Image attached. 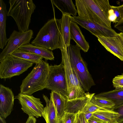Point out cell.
I'll list each match as a JSON object with an SVG mask.
<instances>
[{
  "mask_svg": "<svg viewBox=\"0 0 123 123\" xmlns=\"http://www.w3.org/2000/svg\"><path fill=\"white\" fill-rule=\"evenodd\" d=\"M118 123V122H117L116 123Z\"/></svg>",
  "mask_w": 123,
  "mask_h": 123,
  "instance_id": "41",
  "label": "cell"
},
{
  "mask_svg": "<svg viewBox=\"0 0 123 123\" xmlns=\"http://www.w3.org/2000/svg\"><path fill=\"white\" fill-rule=\"evenodd\" d=\"M72 18L73 21L87 30L96 37L98 36L112 37L117 33L111 28L103 26L78 16H72Z\"/></svg>",
  "mask_w": 123,
  "mask_h": 123,
  "instance_id": "12",
  "label": "cell"
},
{
  "mask_svg": "<svg viewBox=\"0 0 123 123\" xmlns=\"http://www.w3.org/2000/svg\"><path fill=\"white\" fill-rule=\"evenodd\" d=\"M77 114L65 112L62 118L64 123H75Z\"/></svg>",
  "mask_w": 123,
  "mask_h": 123,
  "instance_id": "27",
  "label": "cell"
},
{
  "mask_svg": "<svg viewBox=\"0 0 123 123\" xmlns=\"http://www.w3.org/2000/svg\"><path fill=\"white\" fill-rule=\"evenodd\" d=\"M95 94V93H91L88 92L82 98L67 100L65 112L77 114L83 112L85 106L91 101Z\"/></svg>",
  "mask_w": 123,
  "mask_h": 123,
  "instance_id": "14",
  "label": "cell"
},
{
  "mask_svg": "<svg viewBox=\"0 0 123 123\" xmlns=\"http://www.w3.org/2000/svg\"><path fill=\"white\" fill-rule=\"evenodd\" d=\"M21 106V109L29 115L38 118L41 117L44 107L39 98L20 92L15 97Z\"/></svg>",
  "mask_w": 123,
  "mask_h": 123,
  "instance_id": "10",
  "label": "cell"
},
{
  "mask_svg": "<svg viewBox=\"0 0 123 123\" xmlns=\"http://www.w3.org/2000/svg\"><path fill=\"white\" fill-rule=\"evenodd\" d=\"M113 85L115 89H120L123 88V74L117 75L113 79Z\"/></svg>",
  "mask_w": 123,
  "mask_h": 123,
  "instance_id": "28",
  "label": "cell"
},
{
  "mask_svg": "<svg viewBox=\"0 0 123 123\" xmlns=\"http://www.w3.org/2000/svg\"><path fill=\"white\" fill-rule=\"evenodd\" d=\"M90 101L99 107L104 109L112 110L115 107L114 103L108 98L97 96L95 95Z\"/></svg>",
  "mask_w": 123,
  "mask_h": 123,
  "instance_id": "25",
  "label": "cell"
},
{
  "mask_svg": "<svg viewBox=\"0 0 123 123\" xmlns=\"http://www.w3.org/2000/svg\"><path fill=\"white\" fill-rule=\"evenodd\" d=\"M92 116L102 123H115L117 122L119 114L112 110L102 109L93 113Z\"/></svg>",
  "mask_w": 123,
  "mask_h": 123,
  "instance_id": "19",
  "label": "cell"
},
{
  "mask_svg": "<svg viewBox=\"0 0 123 123\" xmlns=\"http://www.w3.org/2000/svg\"><path fill=\"white\" fill-rule=\"evenodd\" d=\"M99 42L107 51L123 61V32L110 37L98 36Z\"/></svg>",
  "mask_w": 123,
  "mask_h": 123,
  "instance_id": "11",
  "label": "cell"
},
{
  "mask_svg": "<svg viewBox=\"0 0 123 123\" xmlns=\"http://www.w3.org/2000/svg\"><path fill=\"white\" fill-rule=\"evenodd\" d=\"M33 32L31 29L24 32L14 30L8 38V41L5 47L0 54V62L21 46L29 44L33 38Z\"/></svg>",
  "mask_w": 123,
  "mask_h": 123,
  "instance_id": "9",
  "label": "cell"
},
{
  "mask_svg": "<svg viewBox=\"0 0 123 123\" xmlns=\"http://www.w3.org/2000/svg\"><path fill=\"white\" fill-rule=\"evenodd\" d=\"M61 19V48L60 49H67L70 44V28L72 20V16L67 14H62Z\"/></svg>",
  "mask_w": 123,
  "mask_h": 123,
  "instance_id": "16",
  "label": "cell"
},
{
  "mask_svg": "<svg viewBox=\"0 0 123 123\" xmlns=\"http://www.w3.org/2000/svg\"><path fill=\"white\" fill-rule=\"evenodd\" d=\"M7 16L14 19L19 31L24 32L29 30L32 14L36 6L32 0H10Z\"/></svg>",
  "mask_w": 123,
  "mask_h": 123,
  "instance_id": "4",
  "label": "cell"
},
{
  "mask_svg": "<svg viewBox=\"0 0 123 123\" xmlns=\"http://www.w3.org/2000/svg\"><path fill=\"white\" fill-rule=\"evenodd\" d=\"M68 47L72 69L84 91L88 92L91 87L95 84L85 62L81 56V49L76 45L70 44Z\"/></svg>",
  "mask_w": 123,
  "mask_h": 123,
  "instance_id": "5",
  "label": "cell"
},
{
  "mask_svg": "<svg viewBox=\"0 0 123 123\" xmlns=\"http://www.w3.org/2000/svg\"><path fill=\"white\" fill-rule=\"evenodd\" d=\"M7 12L5 3L0 0V48L3 49L8 41L6 33V22Z\"/></svg>",
  "mask_w": 123,
  "mask_h": 123,
  "instance_id": "18",
  "label": "cell"
},
{
  "mask_svg": "<svg viewBox=\"0 0 123 123\" xmlns=\"http://www.w3.org/2000/svg\"><path fill=\"white\" fill-rule=\"evenodd\" d=\"M58 123H64L63 120L62 118L59 120Z\"/></svg>",
  "mask_w": 123,
  "mask_h": 123,
  "instance_id": "39",
  "label": "cell"
},
{
  "mask_svg": "<svg viewBox=\"0 0 123 123\" xmlns=\"http://www.w3.org/2000/svg\"><path fill=\"white\" fill-rule=\"evenodd\" d=\"M113 111L117 112L119 114V117L117 122L121 123L123 121V104L120 106L114 107L112 109Z\"/></svg>",
  "mask_w": 123,
  "mask_h": 123,
  "instance_id": "29",
  "label": "cell"
},
{
  "mask_svg": "<svg viewBox=\"0 0 123 123\" xmlns=\"http://www.w3.org/2000/svg\"><path fill=\"white\" fill-rule=\"evenodd\" d=\"M87 123H102L95 117L92 116L88 120Z\"/></svg>",
  "mask_w": 123,
  "mask_h": 123,
  "instance_id": "34",
  "label": "cell"
},
{
  "mask_svg": "<svg viewBox=\"0 0 123 123\" xmlns=\"http://www.w3.org/2000/svg\"><path fill=\"white\" fill-rule=\"evenodd\" d=\"M78 16L111 28L108 18L111 9L108 0H76Z\"/></svg>",
  "mask_w": 123,
  "mask_h": 123,
  "instance_id": "1",
  "label": "cell"
},
{
  "mask_svg": "<svg viewBox=\"0 0 123 123\" xmlns=\"http://www.w3.org/2000/svg\"><path fill=\"white\" fill-rule=\"evenodd\" d=\"M108 98L112 101L115 104V107L123 104V88L101 93L95 95Z\"/></svg>",
  "mask_w": 123,
  "mask_h": 123,
  "instance_id": "23",
  "label": "cell"
},
{
  "mask_svg": "<svg viewBox=\"0 0 123 123\" xmlns=\"http://www.w3.org/2000/svg\"><path fill=\"white\" fill-rule=\"evenodd\" d=\"M36 119L34 117L29 116L25 123H36Z\"/></svg>",
  "mask_w": 123,
  "mask_h": 123,
  "instance_id": "35",
  "label": "cell"
},
{
  "mask_svg": "<svg viewBox=\"0 0 123 123\" xmlns=\"http://www.w3.org/2000/svg\"><path fill=\"white\" fill-rule=\"evenodd\" d=\"M60 49L62 53V62L64 66L67 81L68 100L82 98L85 96L86 93L72 68L68 48Z\"/></svg>",
  "mask_w": 123,
  "mask_h": 123,
  "instance_id": "6",
  "label": "cell"
},
{
  "mask_svg": "<svg viewBox=\"0 0 123 123\" xmlns=\"http://www.w3.org/2000/svg\"><path fill=\"white\" fill-rule=\"evenodd\" d=\"M53 101L59 119H62L65 113L67 100L60 93L51 91L50 93Z\"/></svg>",
  "mask_w": 123,
  "mask_h": 123,
  "instance_id": "22",
  "label": "cell"
},
{
  "mask_svg": "<svg viewBox=\"0 0 123 123\" xmlns=\"http://www.w3.org/2000/svg\"><path fill=\"white\" fill-rule=\"evenodd\" d=\"M70 32L71 40H73L81 49L85 52H87L89 48V44L86 40L77 24L73 21L71 24Z\"/></svg>",
  "mask_w": 123,
  "mask_h": 123,
  "instance_id": "15",
  "label": "cell"
},
{
  "mask_svg": "<svg viewBox=\"0 0 123 123\" xmlns=\"http://www.w3.org/2000/svg\"><path fill=\"white\" fill-rule=\"evenodd\" d=\"M49 71V65L42 60L36 64L31 72L22 80L20 92L29 95L45 88Z\"/></svg>",
  "mask_w": 123,
  "mask_h": 123,
  "instance_id": "3",
  "label": "cell"
},
{
  "mask_svg": "<svg viewBox=\"0 0 123 123\" xmlns=\"http://www.w3.org/2000/svg\"><path fill=\"white\" fill-rule=\"evenodd\" d=\"M43 98L46 103L42 116L46 123H58L59 119L57 116L54 104L52 98L50 99L43 94Z\"/></svg>",
  "mask_w": 123,
  "mask_h": 123,
  "instance_id": "17",
  "label": "cell"
},
{
  "mask_svg": "<svg viewBox=\"0 0 123 123\" xmlns=\"http://www.w3.org/2000/svg\"><path fill=\"white\" fill-rule=\"evenodd\" d=\"M15 98L12 90L0 85V116L6 118L10 115L14 106Z\"/></svg>",
  "mask_w": 123,
  "mask_h": 123,
  "instance_id": "13",
  "label": "cell"
},
{
  "mask_svg": "<svg viewBox=\"0 0 123 123\" xmlns=\"http://www.w3.org/2000/svg\"><path fill=\"white\" fill-rule=\"evenodd\" d=\"M77 115L81 123H87L85 119L84 114L83 112H79L78 113Z\"/></svg>",
  "mask_w": 123,
  "mask_h": 123,
  "instance_id": "33",
  "label": "cell"
},
{
  "mask_svg": "<svg viewBox=\"0 0 123 123\" xmlns=\"http://www.w3.org/2000/svg\"><path fill=\"white\" fill-rule=\"evenodd\" d=\"M83 113L84 114L85 119L87 123L88 120L92 117L93 113L91 112H86Z\"/></svg>",
  "mask_w": 123,
  "mask_h": 123,
  "instance_id": "36",
  "label": "cell"
},
{
  "mask_svg": "<svg viewBox=\"0 0 123 123\" xmlns=\"http://www.w3.org/2000/svg\"><path fill=\"white\" fill-rule=\"evenodd\" d=\"M111 8L113 10L114 12L116 17L117 19L116 21V23L119 22L122 18L117 6H111Z\"/></svg>",
  "mask_w": 123,
  "mask_h": 123,
  "instance_id": "30",
  "label": "cell"
},
{
  "mask_svg": "<svg viewBox=\"0 0 123 123\" xmlns=\"http://www.w3.org/2000/svg\"><path fill=\"white\" fill-rule=\"evenodd\" d=\"M0 123H6L5 119L0 116Z\"/></svg>",
  "mask_w": 123,
  "mask_h": 123,
  "instance_id": "38",
  "label": "cell"
},
{
  "mask_svg": "<svg viewBox=\"0 0 123 123\" xmlns=\"http://www.w3.org/2000/svg\"><path fill=\"white\" fill-rule=\"evenodd\" d=\"M10 55L13 57L25 60L36 64L39 63L43 58L42 57L36 54L19 49Z\"/></svg>",
  "mask_w": 123,
  "mask_h": 123,
  "instance_id": "24",
  "label": "cell"
},
{
  "mask_svg": "<svg viewBox=\"0 0 123 123\" xmlns=\"http://www.w3.org/2000/svg\"><path fill=\"white\" fill-rule=\"evenodd\" d=\"M19 49L36 54L46 60H52L54 58L52 51L42 47L34 45L31 44L22 45Z\"/></svg>",
  "mask_w": 123,
  "mask_h": 123,
  "instance_id": "20",
  "label": "cell"
},
{
  "mask_svg": "<svg viewBox=\"0 0 123 123\" xmlns=\"http://www.w3.org/2000/svg\"><path fill=\"white\" fill-rule=\"evenodd\" d=\"M121 123H123V121Z\"/></svg>",
  "mask_w": 123,
  "mask_h": 123,
  "instance_id": "40",
  "label": "cell"
},
{
  "mask_svg": "<svg viewBox=\"0 0 123 123\" xmlns=\"http://www.w3.org/2000/svg\"><path fill=\"white\" fill-rule=\"evenodd\" d=\"M0 78L6 79L18 76L26 71L34 63L9 55L0 62Z\"/></svg>",
  "mask_w": 123,
  "mask_h": 123,
  "instance_id": "7",
  "label": "cell"
},
{
  "mask_svg": "<svg viewBox=\"0 0 123 123\" xmlns=\"http://www.w3.org/2000/svg\"><path fill=\"white\" fill-rule=\"evenodd\" d=\"M60 93L68 100L67 85L64 65H49V71L46 88Z\"/></svg>",
  "mask_w": 123,
  "mask_h": 123,
  "instance_id": "8",
  "label": "cell"
},
{
  "mask_svg": "<svg viewBox=\"0 0 123 123\" xmlns=\"http://www.w3.org/2000/svg\"><path fill=\"white\" fill-rule=\"evenodd\" d=\"M109 14L108 18L110 21L115 24L117 18L113 9H111L109 11Z\"/></svg>",
  "mask_w": 123,
  "mask_h": 123,
  "instance_id": "31",
  "label": "cell"
},
{
  "mask_svg": "<svg viewBox=\"0 0 123 123\" xmlns=\"http://www.w3.org/2000/svg\"><path fill=\"white\" fill-rule=\"evenodd\" d=\"M52 5H55L62 12V14L72 15L76 16L77 13L75 5L72 0H51Z\"/></svg>",
  "mask_w": 123,
  "mask_h": 123,
  "instance_id": "21",
  "label": "cell"
},
{
  "mask_svg": "<svg viewBox=\"0 0 123 123\" xmlns=\"http://www.w3.org/2000/svg\"><path fill=\"white\" fill-rule=\"evenodd\" d=\"M102 109H104L99 107L90 101L84 107L83 112L93 113L98 110Z\"/></svg>",
  "mask_w": 123,
  "mask_h": 123,
  "instance_id": "26",
  "label": "cell"
},
{
  "mask_svg": "<svg viewBox=\"0 0 123 123\" xmlns=\"http://www.w3.org/2000/svg\"><path fill=\"white\" fill-rule=\"evenodd\" d=\"M62 19L55 16L49 20L41 28L31 44L51 51L61 48Z\"/></svg>",
  "mask_w": 123,
  "mask_h": 123,
  "instance_id": "2",
  "label": "cell"
},
{
  "mask_svg": "<svg viewBox=\"0 0 123 123\" xmlns=\"http://www.w3.org/2000/svg\"><path fill=\"white\" fill-rule=\"evenodd\" d=\"M117 7L122 18H123V4Z\"/></svg>",
  "mask_w": 123,
  "mask_h": 123,
  "instance_id": "37",
  "label": "cell"
},
{
  "mask_svg": "<svg viewBox=\"0 0 123 123\" xmlns=\"http://www.w3.org/2000/svg\"><path fill=\"white\" fill-rule=\"evenodd\" d=\"M114 27L118 30L123 32V18L119 22L115 24Z\"/></svg>",
  "mask_w": 123,
  "mask_h": 123,
  "instance_id": "32",
  "label": "cell"
}]
</instances>
